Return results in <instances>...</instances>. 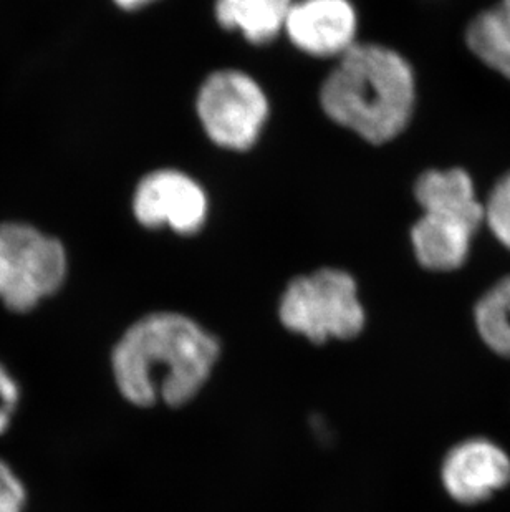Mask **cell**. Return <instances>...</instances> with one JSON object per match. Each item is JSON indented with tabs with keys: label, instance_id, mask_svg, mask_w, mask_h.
<instances>
[{
	"label": "cell",
	"instance_id": "6da1fadb",
	"mask_svg": "<svg viewBox=\"0 0 510 512\" xmlns=\"http://www.w3.org/2000/svg\"><path fill=\"white\" fill-rule=\"evenodd\" d=\"M219 342L198 322L176 312L146 315L126 330L111 355L116 387L136 406L163 400L186 405L211 377Z\"/></svg>",
	"mask_w": 510,
	"mask_h": 512
},
{
	"label": "cell",
	"instance_id": "4fadbf2b",
	"mask_svg": "<svg viewBox=\"0 0 510 512\" xmlns=\"http://www.w3.org/2000/svg\"><path fill=\"white\" fill-rule=\"evenodd\" d=\"M477 332L492 352L510 358V276L482 295L474 309Z\"/></svg>",
	"mask_w": 510,
	"mask_h": 512
},
{
	"label": "cell",
	"instance_id": "7c38bea8",
	"mask_svg": "<svg viewBox=\"0 0 510 512\" xmlns=\"http://www.w3.org/2000/svg\"><path fill=\"white\" fill-rule=\"evenodd\" d=\"M413 193L421 211L453 209L484 214L471 173L458 166L423 171L414 181Z\"/></svg>",
	"mask_w": 510,
	"mask_h": 512
},
{
	"label": "cell",
	"instance_id": "9c48e42d",
	"mask_svg": "<svg viewBox=\"0 0 510 512\" xmlns=\"http://www.w3.org/2000/svg\"><path fill=\"white\" fill-rule=\"evenodd\" d=\"M441 478L454 501L482 503L510 483V458L494 441L471 438L451 448Z\"/></svg>",
	"mask_w": 510,
	"mask_h": 512
},
{
	"label": "cell",
	"instance_id": "ba28073f",
	"mask_svg": "<svg viewBox=\"0 0 510 512\" xmlns=\"http://www.w3.org/2000/svg\"><path fill=\"white\" fill-rule=\"evenodd\" d=\"M481 226H484L482 214L451 209L421 211L409 231L414 257L426 271H458L471 256Z\"/></svg>",
	"mask_w": 510,
	"mask_h": 512
},
{
	"label": "cell",
	"instance_id": "3957f363",
	"mask_svg": "<svg viewBox=\"0 0 510 512\" xmlns=\"http://www.w3.org/2000/svg\"><path fill=\"white\" fill-rule=\"evenodd\" d=\"M280 322L313 343L350 340L365 327V309L352 274L323 267L287 285L279 305Z\"/></svg>",
	"mask_w": 510,
	"mask_h": 512
},
{
	"label": "cell",
	"instance_id": "5b68a950",
	"mask_svg": "<svg viewBox=\"0 0 510 512\" xmlns=\"http://www.w3.org/2000/svg\"><path fill=\"white\" fill-rule=\"evenodd\" d=\"M65 247L27 224H0V300L29 312L67 279Z\"/></svg>",
	"mask_w": 510,
	"mask_h": 512
},
{
	"label": "cell",
	"instance_id": "8992f818",
	"mask_svg": "<svg viewBox=\"0 0 510 512\" xmlns=\"http://www.w3.org/2000/svg\"><path fill=\"white\" fill-rule=\"evenodd\" d=\"M131 208L143 228H168L179 236H194L206 224L209 198L203 184L193 176L161 168L136 184Z\"/></svg>",
	"mask_w": 510,
	"mask_h": 512
},
{
	"label": "cell",
	"instance_id": "30bf717a",
	"mask_svg": "<svg viewBox=\"0 0 510 512\" xmlns=\"http://www.w3.org/2000/svg\"><path fill=\"white\" fill-rule=\"evenodd\" d=\"M294 0H216L214 15L222 29L239 32L252 45H265L284 32Z\"/></svg>",
	"mask_w": 510,
	"mask_h": 512
},
{
	"label": "cell",
	"instance_id": "ac0fdd59",
	"mask_svg": "<svg viewBox=\"0 0 510 512\" xmlns=\"http://www.w3.org/2000/svg\"><path fill=\"white\" fill-rule=\"evenodd\" d=\"M0 512H5L4 509L0 508Z\"/></svg>",
	"mask_w": 510,
	"mask_h": 512
},
{
	"label": "cell",
	"instance_id": "277c9868",
	"mask_svg": "<svg viewBox=\"0 0 510 512\" xmlns=\"http://www.w3.org/2000/svg\"><path fill=\"white\" fill-rule=\"evenodd\" d=\"M196 115L207 138L222 150H251L269 120L264 88L249 73L222 68L209 73L196 93Z\"/></svg>",
	"mask_w": 510,
	"mask_h": 512
},
{
	"label": "cell",
	"instance_id": "52a82bcc",
	"mask_svg": "<svg viewBox=\"0 0 510 512\" xmlns=\"http://www.w3.org/2000/svg\"><path fill=\"white\" fill-rule=\"evenodd\" d=\"M284 32L305 55L338 60L358 44V12L352 0H294Z\"/></svg>",
	"mask_w": 510,
	"mask_h": 512
},
{
	"label": "cell",
	"instance_id": "5bb4252c",
	"mask_svg": "<svg viewBox=\"0 0 510 512\" xmlns=\"http://www.w3.org/2000/svg\"><path fill=\"white\" fill-rule=\"evenodd\" d=\"M484 226L510 252V170L492 184L482 201Z\"/></svg>",
	"mask_w": 510,
	"mask_h": 512
},
{
	"label": "cell",
	"instance_id": "2e32d148",
	"mask_svg": "<svg viewBox=\"0 0 510 512\" xmlns=\"http://www.w3.org/2000/svg\"><path fill=\"white\" fill-rule=\"evenodd\" d=\"M19 400V383L0 363V435H4L5 431L9 430L17 406H19Z\"/></svg>",
	"mask_w": 510,
	"mask_h": 512
},
{
	"label": "cell",
	"instance_id": "9a60e30c",
	"mask_svg": "<svg viewBox=\"0 0 510 512\" xmlns=\"http://www.w3.org/2000/svg\"><path fill=\"white\" fill-rule=\"evenodd\" d=\"M27 491L14 469L0 459V508L5 512H24Z\"/></svg>",
	"mask_w": 510,
	"mask_h": 512
},
{
	"label": "cell",
	"instance_id": "7a4b0ae2",
	"mask_svg": "<svg viewBox=\"0 0 510 512\" xmlns=\"http://www.w3.org/2000/svg\"><path fill=\"white\" fill-rule=\"evenodd\" d=\"M418 102L416 73L408 58L388 45H353L323 80L320 105L338 126L370 145L405 133Z\"/></svg>",
	"mask_w": 510,
	"mask_h": 512
},
{
	"label": "cell",
	"instance_id": "8fae6325",
	"mask_svg": "<svg viewBox=\"0 0 510 512\" xmlns=\"http://www.w3.org/2000/svg\"><path fill=\"white\" fill-rule=\"evenodd\" d=\"M464 42L474 57L510 82V0L477 12L464 32Z\"/></svg>",
	"mask_w": 510,
	"mask_h": 512
},
{
	"label": "cell",
	"instance_id": "e0dca14e",
	"mask_svg": "<svg viewBox=\"0 0 510 512\" xmlns=\"http://www.w3.org/2000/svg\"><path fill=\"white\" fill-rule=\"evenodd\" d=\"M120 9L123 10H140L145 9L148 5L154 4V2H158V0H113Z\"/></svg>",
	"mask_w": 510,
	"mask_h": 512
}]
</instances>
